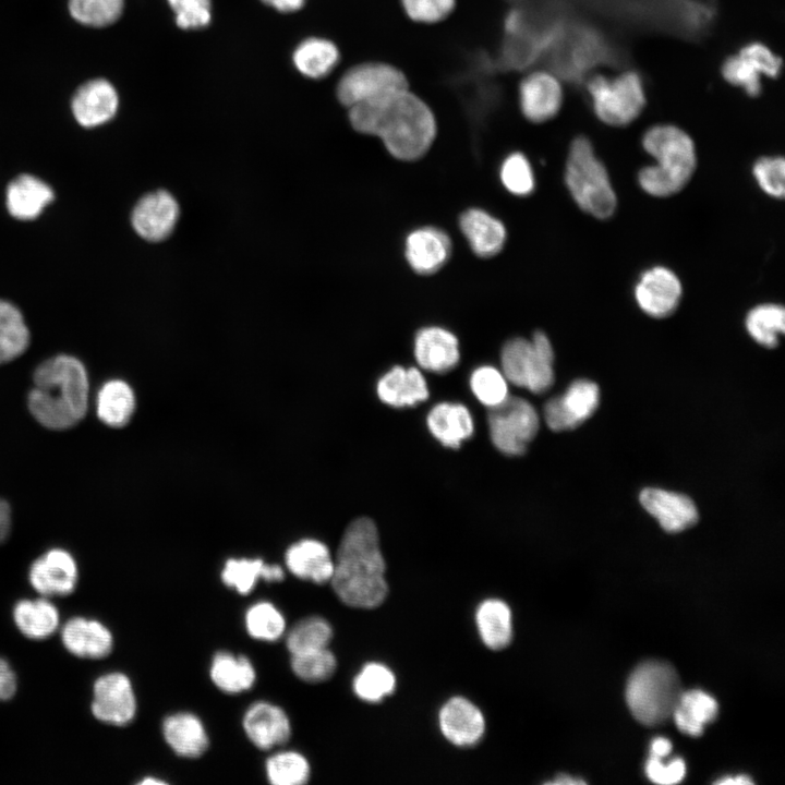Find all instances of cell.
I'll return each mask as SVG.
<instances>
[{"instance_id": "cell-24", "label": "cell", "mask_w": 785, "mask_h": 785, "mask_svg": "<svg viewBox=\"0 0 785 785\" xmlns=\"http://www.w3.org/2000/svg\"><path fill=\"white\" fill-rule=\"evenodd\" d=\"M414 357L422 369L445 373L454 369L460 359L458 339L444 328L425 327L415 336Z\"/></svg>"}, {"instance_id": "cell-25", "label": "cell", "mask_w": 785, "mask_h": 785, "mask_svg": "<svg viewBox=\"0 0 785 785\" xmlns=\"http://www.w3.org/2000/svg\"><path fill=\"white\" fill-rule=\"evenodd\" d=\"M53 200V191L40 179L21 174L10 182L5 203L11 216L21 220L37 218Z\"/></svg>"}, {"instance_id": "cell-28", "label": "cell", "mask_w": 785, "mask_h": 785, "mask_svg": "<svg viewBox=\"0 0 785 785\" xmlns=\"http://www.w3.org/2000/svg\"><path fill=\"white\" fill-rule=\"evenodd\" d=\"M459 225L471 249L479 256H493L504 246L505 226L482 209H468L461 215Z\"/></svg>"}, {"instance_id": "cell-16", "label": "cell", "mask_w": 785, "mask_h": 785, "mask_svg": "<svg viewBox=\"0 0 785 785\" xmlns=\"http://www.w3.org/2000/svg\"><path fill=\"white\" fill-rule=\"evenodd\" d=\"M179 205L167 191L158 190L144 195L135 205L131 221L143 239L157 242L166 239L174 229Z\"/></svg>"}, {"instance_id": "cell-31", "label": "cell", "mask_w": 785, "mask_h": 785, "mask_svg": "<svg viewBox=\"0 0 785 785\" xmlns=\"http://www.w3.org/2000/svg\"><path fill=\"white\" fill-rule=\"evenodd\" d=\"M167 744L181 757L197 758L208 747V738L201 720L192 713H176L164 721Z\"/></svg>"}, {"instance_id": "cell-55", "label": "cell", "mask_w": 785, "mask_h": 785, "mask_svg": "<svg viewBox=\"0 0 785 785\" xmlns=\"http://www.w3.org/2000/svg\"><path fill=\"white\" fill-rule=\"evenodd\" d=\"M264 3L281 12H292L301 9L305 0H262Z\"/></svg>"}, {"instance_id": "cell-23", "label": "cell", "mask_w": 785, "mask_h": 785, "mask_svg": "<svg viewBox=\"0 0 785 785\" xmlns=\"http://www.w3.org/2000/svg\"><path fill=\"white\" fill-rule=\"evenodd\" d=\"M450 252L448 235L437 228L416 229L406 240V258L419 274L427 275L438 270L447 262Z\"/></svg>"}, {"instance_id": "cell-26", "label": "cell", "mask_w": 785, "mask_h": 785, "mask_svg": "<svg viewBox=\"0 0 785 785\" xmlns=\"http://www.w3.org/2000/svg\"><path fill=\"white\" fill-rule=\"evenodd\" d=\"M379 399L391 407L414 406L428 398V389L416 367L395 366L377 383Z\"/></svg>"}, {"instance_id": "cell-47", "label": "cell", "mask_w": 785, "mask_h": 785, "mask_svg": "<svg viewBox=\"0 0 785 785\" xmlns=\"http://www.w3.org/2000/svg\"><path fill=\"white\" fill-rule=\"evenodd\" d=\"M500 180L512 194L524 196L534 189V176L527 157L521 153H512L504 160L500 168Z\"/></svg>"}, {"instance_id": "cell-32", "label": "cell", "mask_w": 785, "mask_h": 785, "mask_svg": "<svg viewBox=\"0 0 785 785\" xmlns=\"http://www.w3.org/2000/svg\"><path fill=\"white\" fill-rule=\"evenodd\" d=\"M717 709L711 695L692 689L681 692L672 716L680 732L697 737L703 733L704 725L716 717Z\"/></svg>"}, {"instance_id": "cell-35", "label": "cell", "mask_w": 785, "mask_h": 785, "mask_svg": "<svg viewBox=\"0 0 785 785\" xmlns=\"http://www.w3.org/2000/svg\"><path fill=\"white\" fill-rule=\"evenodd\" d=\"M259 578L281 581L285 573L280 566L267 565L262 559H229L221 571L224 583L240 594L250 593Z\"/></svg>"}, {"instance_id": "cell-7", "label": "cell", "mask_w": 785, "mask_h": 785, "mask_svg": "<svg viewBox=\"0 0 785 785\" xmlns=\"http://www.w3.org/2000/svg\"><path fill=\"white\" fill-rule=\"evenodd\" d=\"M595 116L605 124L625 126L635 121L645 107V88L636 71L617 75L599 74L587 83Z\"/></svg>"}, {"instance_id": "cell-46", "label": "cell", "mask_w": 785, "mask_h": 785, "mask_svg": "<svg viewBox=\"0 0 785 785\" xmlns=\"http://www.w3.org/2000/svg\"><path fill=\"white\" fill-rule=\"evenodd\" d=\"M470 387L478 400L488 408L508 397L507 379L493 366L478 367L471 375Z\"/></svg>"}, {"instance_id": "cell-17", "label": "cell", "mask_w": 785, "mask_h": 785, "mask_svg": "<svg viewBox=\"0 0 785 785\" xmlns=\"http://www.w3.org/2000/svg\"><path fill=\"white\" fill-rule=\"evenodd\" d=\"M640 309L653 316L665 317L677 307L681 298V283L668 268L656 266L644 271L635 288Z\"/></svg>"}, {"instance_id": "cell-37", "label": "cell", "mask_w": 785, "mask_h": 785, "mask_svg": "<svg viewBox=\"0 0 785 785\" xmlns=\"http://www.w3.org/2000/svg\"><path fill=\"white\" fill-rule=\"evenodd\" d=\"M338 60V48L334 43L324 38H309L302 41L293 53L295 68L303 75L312 78L327 75Z\"/></svg>"}, {"instance_id": "cell-4", "label": "cell", "mask_w": 785, "mask_h": 785, "mask_svg": "<svg viewBox=\"0 0 785 785\" xmlns=\"http://www.w3.org/2000/svg\"><path fill=\"white\" fill-rule=\"evenodd\" d=\"M642 145L656 160L655 165L639 172L642 190L657 197L679 192L690 180L697 164L692 138L676 125L657 124L644 133Z\"/></svg>"}, {"instance_id": "cell-49", "label": "cell", "mask_w": 785, "mask_h": 785, "mask_svg": "<svg viewBox=\"0 0 785 785\" xmlns=\"http://www.w3.org/2000/svg\"><path fill=\"white\" fill-rule=\"evenodd\" d=\"M183 29L201 28L210 22V0H168Z\"/></svg>"}, {"instance_id": "cell-41", "label": "cell", "mask_w": 785, "mask_h": 785, "mask_svg": "<svg viewBox=\"0 0 785 785\" xmlns=\"http://www.w3.org/2000/svg\"><path fill=\"white\" fill-rule=\"evenodd\" d=\"M266 774L274 785H301L310 777V765L302 754L283 751L267 760Z\"/></svg>"}, {"instance_id": "cell-57", "label": "cell", "mask_w": 785, "mask_h": 785, "mask_svg": "<svg viewBox=\"0 0 785 785\" xmlns=\"http://www.w3.org/2000/svg\"><path fill=\"white\" fill-rule=\"evenodd\" d=\"M546 784L551 785H580L585 784V782L581 778H575L567 774H559L555 777L554 781H550Z\"/></svg>"}, {"instance_id": "cell-39", "label": "cell", "mask_w": 785, "mask_h": 785, "mask_svg": "<svg viewBox=\"0 0 785 785\" xmlns=\"http://www.w3.org/2000/svg\"><path fill=\"white\" fill-rule=\"evenodd\" d=\"M749 335L760 345L774 348L785 329V312L778 304H761L753 307L746 317Z\"/></svg>"}, {"instance_id": "cell-2", "label": "cell", "mask_w": 785, "mask_h": 785, "mask_svg": "<svg viewBox=\"0 0 785 785\" xmlns=\"http://www.w3.org/2000/svg\"><path fill=\"white\" fill-rule=\"evenodd\" d=\"M385 568L374 521L361 517L350 522L334 560L330 581L337 596L351 607L381 605L388 593Z\"/></svg>"}, {"instance_id": "cell-30", "label": "cell", "mask_w": 785, "mask_h": 785, "mask_svg": "<svg viewBox=\"0 0 785 785\" xmlns=\"http://www.w3.org/2000/svg\"><path fill=\"white\" fill-rule=\"evenodd\" d=\"M12 617L20 632L33 640L52 636L60 625L59 609L45 596L16 602Z\"/></svg>"}, {"instance_id": "cell-3", "label": "cell", "mask_w": 785, "mask_h": 785, "mask_svg": "<svg viewBox=\"0 0 785 785\" xmlns=\"http://www.w3.org/2000/svg\"><path fill=\"white\" fill-rule=\"evenodd\" d=\"M33 379L27 403L39 424L62 431L85 416L89 385L85 366L78 359L68 354L50 358L37 366Z\"/></svg>"}, {"instance_id": "cell-52", "label": "cell", "mask_w": 785, "mask_h": 785, "mask_svg": "<svg viewBox=\"0 0 785 785\" xmlns=\"http://www.w3.org/2000/svg\"><path fill=\"white\" fill-rule=\"evenodd\" d=\"M17 690V677L7 660L0 657V701H8Z\"/></svg>"}, {"instance_id": "cell-1", "label": "cell", "mask_w": 785, "mask_h": 785, "mask_svg": "<svg viewBox=\"0 0 785 785\" xmlns=\"http://www.w3.org/2000/svg\"><path fill=\"white\" fill-rule=\"evenodd\" d=\"M349 119L354 130L378 137L401 160L422 157L436 135L432 110L410 88L352 106Z\"/></svg>"}, {"instance_id": "cell-40", "label": "cell", "mask_w": 785, "mask_h": 785, "mask_svg": "<svg viewBox=\"0 0 785 785\" xmlns=\"http://www.w3.org/2000/svg\"><path fill=\"white\" fill-rule=\"evenodd\" d=\"M333 637L329 623L318 616L298 621L289 631L287 648L291 654L327 648Z\"/></svg>"}, {"instance_id": "cell-14", "label": "cell", "mask_w": 785, "mask_h": 785, "mask_svg": "<svg viewBox=\"0 0 785 785\" xmlns=\"http://www.w3.org/2000/svg\"><path fill=\"white\" fill-rule=\"evenodd\" d=\"M28 581L40 596L68 595L78 582L76 560L63 548H51L33 561Z\"/></svg>"}, {"instance_id": "cell-43", "label": "cell", "mask_w": 785, "mask_h": 785, "mask_svg": "<svg viewBox=\"0 0 785 785\" xmlns=\"http://www.w3.org/2000/svg\"><path fill=\"white\" fill-rule=\"evenodd\" d=\"M69 11L81 24L104 27L120 17L123 0H69Z\"/></svg>"}, {"instance_id": "cell-20", "label": "cell", "mask_w": 785, "mask_h": 785, "mask_svg": "<svg viewBox=\"0 0 785 785\" xmlns=\"http://www.w3.org/2000/svg\"><path fill=\"white\" fill-rule=\"evenodd\" d=\"M118 94L106 80H92L80 86L72 99V111L76 121L93 128L106 123L117 112Z\"/></svg>"}, {"instance_id": "cell-33", "label": "cell", "mask_w": 785, "mask_h": 785, "mask_svg": "<svg viewBox=\"0 0 785 785\" xmlns=\"http://www.w3.org/2000/svg\"><path fill=\"white\" fill-rule=\"evenodd\" d=\"M476 625L484 644L502 650L512 639L511 612L500 600H486L476 611Z\"/></svg>"}, {"instance_id": "cell-44", "label": "cell", "mask_w": 785, "mask_h": 785, "mask_svg": "<svg viewBox=\"0 0 785 785\" xmlns=\"http://www.w3.org/2000/svg\"><path fill=\"white\" fill-rule=\"evenodd\" d=\"M291 655L292 672L304 681H325L336 669V659L327 648Z\"/></svg>"}, {"instance_id": "cell-58", "label": "cell", "mask_w": 785, "mask_h": 785, "mask_svg": "<svg viewBox=\"0 0 785 785\" xmlns=\"http://www.w3.org/2000/svg\"><path fill=\"white\" fill-rule=\"evenodd\" d=\"M141 784L149 785V784H165V783L159 780H156V778H145L141 782Z\"/></svg>"}, {"instance_id": "cell-13", "label": "cell", "mask_w": 785, "mask_h": 785, "mask_svg": "<svg viewBox=\"0 0 785 785\" xmlns=\"http://www.w3.org/2000/svg\"><path fill=\"white\" fill-rule=\"evenodd\" d=\"M599 400L600 390L595 383L577 379L570 384L564 395L546 402L545 422L555 432L576 428L593 414Z\"/></svg>"}, {"instance_id": "cell-22", "label": "cell", "mask_w": 785, "mask_h": 785, "mask_svg": "<svg viewBox=\"0 0 785 785\" xmlns=\"http://www.w3.org/2000/svg\"><path fill=\"white\" fill-rule=\"evenodd\" d=\"M439 726L444 736L454 745L472 746L483 736L485 722L473 703L456 697L442 708Z\"/></svg>"}, {"instance_id": "cell-51", "label": "cell", "mask_w": 785, "mask_h": 785, "mask_svg": "<svg viewBox=\"0 0 785 785\" xmlns=\"http://www.w3.org/2000/svg\"><path fill=\"white\" fill-rule=\"evenodd\" d=\"M648 778L656 784L671 785L683 781L686 774V764L681 758H675L667 764L662 759L650 757L645 764Z\"/></svg>"}, {"instance_id": "cell-9", "label": "cell", "mask_w": 785, "mask_h": 785, "mask_svg": "<svg viewBox=\"0 0 785 785\" xmlns=\"http://www.w3.org/2000/svg\"><path fill=\"white\" fill-rule=\"evenodd\" d=\"M490 409V435L494 446L507 456L523 455L540 426L534 407L523 398L508 396Z\"/></svg>"}, {"instance_id": "cell-45", "label": "cell", "mask_w": 785, "mask_h": 785, "mask_svg": "<svg viewBox=\"0 0 785 785\" xmlns=\"http://www.w3.org/2000/svg\"><path fill=\"white\" fill-rule=\"evenodd\" d=\"M246 630L252 638L275 641L285 631L281 613L268 602H258L251 606L245 615Z\"/></svg>"}, {"instance_id": "cell-10", "label": "cell", "mask_w": 785, "mask_h": 785, "mask_svg": "<svg viewBox=\"0 0 785 785\" xmlns=\"http://www.w3.org/2000/svg\"><path fill=\"white\" fill-rule=\"evenodd\" d=\"M409 88L404 73L385 62H365L349 69L337 86L339 101L350 108Z\"/></svg>"}, {"instance_id": "cell-50", "label": "cell", "mask_w": 785, "mask_h": 785, "mask_svg": "<svg viewBox=\"0 0 785 785\" xmlns=\"http://www.w3.org/2000/svg\"><path fill=\"white\" fill-rule=\"evenodd\" d=\"M456 0H401L406 14L418 23L432 24L447 17Z\"/></svg>"}, {"instance_id": "cell-42", "label": "cell", "mask_w": 785, "mask_h": 785, "mask_svg": "<svg viewBox=\"0 0 785 785\" xmlns=\"http://www.w3.org/2000/svg\"><path fill=\"white\" fill-rule=\"evenodd\" d=\"M392 672L383 664H366L353 680L355 695L367 702H378L395 689Z\"/></svg>"}, {"instance_id": "cell-11", "label": "cell", "mask_w": 785, "mask_h": 785, "mask_svg": "<svg viewBox=\"0 0 785 785\" xmlns=\"http://www.w3.org/2000/svg\"><path fill=\"white\" fill-rule=\"evenodd\" d=\"M781 69V59L766 45L754 41L726 58L721 72L730 85L741 88L749 96H758L762 89V77L774 78Z\"/></svg>"}, {"instance_id": "cell-12", "label": "cell", "mask_w": 785, "mask_h": 785, "mask_svg": "<svg viewBox=\"0 0 785 785\" xmlns=\"http://www.w3.org/2000/svg\"><path fill=\"white\" fill-rule=\"evenodd\" d=\"M93 716L105 724L123 726L136 713V699L131 680L119 672L104 674L93 685Z\"/></svg>"}, {"instance_id": "cell-56", "label": "cell", "mask_w": 785, "mask_h": 785, "mask_svg": "<svg viewBox=\"0 0 785 785\" xmlns=\"http://www.w3.org/2000/svg\"><path fill=\"white\" fill-rule=\"evenodd\" d=\"M720 785H747L753 784L752 780L747 775L726 776L715 781Z\"/></svg>"}, {"instance_id": "cell-6", "label": "cell", "mask_w": 785, "mask_h": 785, "mask_svg": "<svg viewBox=\"0 0 785 785\" xmlns=\"http://www.w3.org/2000/svg\"><path fill=\"white\" fill-rule=\"evenodd\" d=\"M565 179L571 196L583 212L600 219L613 215L615 192L605 167L584 136L576 137L570 145Z\"/></svg>"}, {"instance_id": "cell-38", "label": "cell", "mask_w": 785, "mask_h": 785, "mask_svg": "<svg viewBox=\"0 0 785 785\" xmlns=\"http://www.w3.org/2000/svg\"><path fill=\"white\" fill-rule=\"evenodd\" d=\"M29 343V330L22 313L12 303L0 299V364L23 354Z\"/></svg>"}, {"instance_id": "cell-53", "label": "cell", "mask_w": 785, "mask_h": 785, "mask_svg": "<svg viewBox=\"0 0 785 785\" xmlns=\"http://www.w3.org/2000/svg\"><path fill=\"white\" fill-rule=\"evenodd\" d=\"M672 750V742L665 737H656L652 740L650 746V757L662 759L666 757Z\"/></svg>"}, {"instance_id": "cell-15", "label": "cell", "mask_w": 785, "mask_h": 785, "mask_svg": "<svg viewBox=\"0 0 785 785\" xmlns=\"http://www.w3.org/2000/svg\"><path fill=\"white\" fill-rule=\"evenodd\" d=\"M518 98L521 112L529 121L545 122L554 118L563 105V86L550 71H533L521 80Z\"/></svg>"}, {"instance_id": "cell-21", "label": "cell", "mask_w": 785, "mask_h": 785, "mask_svg": "<svg viewBox=\"0 0 785 785\" xmlns=\"http://www.w3.org/2000/svg\"><path fill=\"white\" fill-rule=\"evenodd\" d=\"M243 728L249 739L264 750L283 745L291 734L287 714L279 706L264 701L246 710Z\"/></svg>"}, {"instance_id": "cell-48", "label": "cell", "mask_w": 785, "mask_h": 785, "mask_svg": "<svg viewBox=\"0 0 785 785\" xmlns=\"http://www.w3.org/2000/svg\"><path fill=\"white\" fill-rule=\"evenodd\" d=\"M753 176L760 188L773 197L785 193V162L783 157H763L753 166Z\"/></svg>"}, {"instance_id": "cell-34", "label": "cell", "mask_w": 785, "mask_h": 785, "mask_svg": "<svg viewBox=\"0 0 785 785\" xmlns=\"http://www.w3.org/2000/svg\"><path fill=\"white\" fill-rule=\"evenodd\" d=\"M135 409L132 388L121 379L106 382L98 391L97 415L106 425L122 427L131 419Z\"/></svg>"}, {"instance_id": "cell-54", "label": "cell", "mask_w": 785, "mask_h": 785, "mask_svg": "<svg viewBox=\"0 0 785 785\" xmlns=\"http://www.w3.org/2000/svg\"><path fill=\"white\" fill-rule=\"evenodd\" d=\"M11 512L7 502L0 499V543L3 542L10 531Z\"/></svg>"}, {"instance_id": "cell-27", "label": "cell", "mask_w": 785, "mask_h": 785, "mask_svg": "<svg viewBox=\"0 0 785 785\" xmlns=\"http://www.w3.org/2000/svg\"><path fill=\"white\" fill-rule=\"evenodd\" d=\"M286 565L297 577L316 583L330 581L334 559L328 547L317 540H302L286 553Z\"/></svg>"}, {"instance_id": "cell-19", "label": "cell", "mask_w": 785, "mask_h": 785, "mask_svg": "<svg viewBox=\"0 0 785 785\" xmlns=\"http://www.w3.org/2000/svg\"><path fill=\"white\" fill-rule=\"evenodd\" d=\"M61 641L69 653L81 659H102L113 648V636L102 623L80 616L62 626Z\"/></svg>"}, {"instance_id": "cell-8", "label": "cell", "mask_w": 785, "mask_h": 785, "mask_svg": "<svg viewBox=\"0 0 785 785\" xmlns=\"http://www.w3.org/2000/svg\"><path fill=\"white\" fill-rule=\"evenodd\" d=\"M503 374L511 384L543 394L554 383V352L542 331L531 340L515 338L505 343L500 355Z\"/></svg>"}, {"instance_id": "cell-18", "label": "cell", "mask_w": 785, "mask_h": 785, "mask_svg": "<svg viewBox=\"0 0 785 785\" xmlns=\"http://www.w3.org/2000/svg\"><path fill=\"white\" fill-rule=\"evenodd\" d=\"M642 507L667 532H680L692 527L699 516L693 502L686 495L662 488H644L639 496Z\"/></svg>"}, {"instance_id": "cell-36", "label": "cell", "mask_w": 785, "mask_h": 785, "mask_svg": "<svg viewBox=\"0 0 785 785\" xmlns=\"http://www.w3.org/2000/svg\"><path fill=\"white\" fill-rule=\"evenodd\" d=\"M210 677L222 691L238 693L252 687L255 671L245 656L235 657L227 652H218L212 663Z\"/></svg>"}, {"instance_id": "cell-5", "label": "cell", "mask_w": 785, "mask_h": 785, "mask_svg": "<svg viewBox=\"0 0 785 785\" xmlns=\"http://www.w3.org/2000/svg\"><path fill=\"white\" fill-rule=\"evenodd\" d=\"M676 669L666 662L650 660L638 665L626 686V701L633 717L643 725L666 722L681 695Z\"/></svg>"}, {"instance_id": "cell-29", "label": "cell", "mask_w": 785, "mask_h": 785, "mask_svg": "<svg viewBox=\"0 0 785 785\" xmlns=\"http://www.w3.org/2000/svg\"><path fill=\"white\" fill-rule=\"evenodd\" d=\"M430 432L444 446L458 448L473 434L472 416L463 404L440 402L427 415Z\"/></svg>"}]
</instances>
